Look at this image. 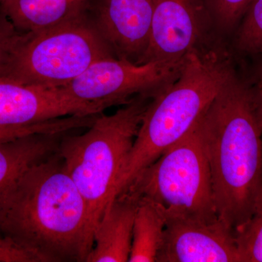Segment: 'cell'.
Here are the masks:
<instances>
[{
    "mask_svg": "<svg viewBox=\"0 0 262 262\" xmlns=\"http://www.w3.org/2000/svg\"><path fill=\"white\" fill-rule=\"evenodd\" d=\"M0 237L39 261H87L89 209L58 151L27 169L0 202Z\"/></svg>",
    "mask_w": 262,
    "mask_h": 262,
    "instance_id": "cell-1",
    "label": "cell"
},
{
    "mask_svg": "<svg viewBox=\"0 0 262 262\" xmlns=\"http://www.w3.org/2000/svg\"><path fill=\"white\" fill-rule=\"evenodd\" d=\"M219 218L234 232L262 206V130L251 91L236 72L196 123Z\"/></svg>",
    "mask_w": 262,
    "mask_h": 262,
    "instance_id": "cell-2",
    "label": "cell"
},
{
    "mask_svg": "<svg viewBox=\"0 0 262 262\" xmlns=\"http://www.w3.org/2000/svg\"><path fill=\"white\" fill-rule=\"evenodd\" d=\"M234 72L228 55L220 48L204 46L186 56L178 77L146 108L111 201L192 130Z\"/></svg>",
    "mask_w": 262,
    "mask_h": 262,
    "instance_id": "cell-3",
    "label": "cell"
},
{
    "mask_svg": "<svg viewBox=\"0 0 262 262\" xmlns=\"http://www.w3.org/2000/svg\"><path fill=\"white\" fill-rule=\"evenodd\" d=\"M152 98L136 96L113 115L99 114L83 134L63 136L60 141L58 153L83 196L94 231L111 201Z\"/></svg>",
    "mask_w": 262,
    "mask_h": 262,
    "instance_id": "cell-4",
    "label": "cell"
},
{
    "mask_svg": "<svg viewBox=\"0 0 262 262\" xmlns=\"http://www.w3.org/2000/svg\"><path fill=\"white\" fill-rule=\"evenodd\" d=\"M110 57L115 56L86 13L54 27L20 33L0 78L61 88Z\"/></svg>",
    "mask_w": 262,
    "mask_h": 262,
    "instance_id": "cell-5",
    "label": "cell"
},
{
    "mask_svg": "<svg viewBox=\"0 0 262 262\" xmlns=\"http://www.w3.org/2000/svg\"><path fill=\"white\" fill-rule=\"evenodd\" d=\"M124 191L152 201L161 208L166 221L211 222L220 219L211 169L196 124Z\"/></svg>",
    "mask_w": 262,
    "mask_h": 262,
    "instance_id": "cell-6",
    "label": "cell"
},
{
    "mask_svg": "<svg viewBox=\"0 0 262 262\" xmlns=\"http://www.w3.org/2000/svg\"><path fill=\"white\" fill-rule=\"evenodd\" d=\"M184 60L137 64L116 57L103 58L61 89L72 97L106 110L126 104L139 95L155 97L178 77Z\"/></svg>",
    "mask_w": 262,
    "mask_h": 262,
    "instance_id": "cell-7",
    "label": "cell"
},
{
    "mask_svg": "<svg viewBox=\"0 0 262 262\" xmlns=\"http://www.w3.org/2000/svg\"><path fill=\"white\" fill-rule=\"evenodd\" d=\"M211 20L204 0H154L149 46L141 64L180 63L204 42Z\"/></svg>",
    "mask_w": 262,
    "mask_h": 262,
    "instance_id": "cell-8",
    "label": "cell"
},
{
    "mask_svg": "<svg viewBox=\"0 0 262 262\" xmlns=\"http://www.w3.org/2000/svg\"><path fill=\"white\" fill-rule=\"evenodd\" d=\"M104 110L99 105L72 97L61 88L0 78V128L31 126L67 117L91 116Z\"/></svg>",
    "mask_w": 262,
    "mask_h": 262,
    "instance_id": "cell-9",
    "label": "cell"
},
{
    "mask_svg": "<svg viewBox=\"0 0 262 262\" xmlns=\"http://www.w3.org/2000/svg\"><path fill=\"white\" fill-rule=\"evenodd\" d=\"M154 0H91L87 15L114 56L137 64L149 46Z\"/></svg>",
    "mask_w": 262,
    "mask_h": 262,
    "instance_id": "cell-10",
    "label": "cell"
},
{
    "mask_svg": "<svg viewBox=\"0 0 262 262\" xmlns=\"http://www.w3.org/2000/svg\"><path fill=\"white\" fill-rule=\"evenodd\" d=\"M158 262H241L235 232L223 220L166 221Z\"/></svg>",
    "mask_w": 262,
    "mask_h": 262,
    "instance_id": "cell-11",
    "label": "cell"
},
{
    "mask_svg": "<svg viewBox=\"0 0 262 262\" xmlns=\"http://www.w3.org/2000/svg\"><path fill=\"white\" fill-rule=\"evenodd\" d=\"M139 198L123 191L108 203L95 227L94 247L86 262L129 261Z\"/></svg>",
    "mask_w": 262,
    "mask_h": 262,
    "instance_id": "cell-12",
    "label": "cell"
},
{
    "mask_svg": "<svg viewBox=\"0 0 262 262\" xmlns=\"http://www.w3.org/2000/svg\"><path fill=\"white\" fill-rule=\"evenodd\" d=\"M63 133H40L0 141V202L27 169L58 151Z\"/></svg>",
    "mask_w": 262,
    "mask_h": 262,
    "instance_id": "cell-13",
    "label": "cell"
},
{
    "mask_svg": "<svg viewBox=\"0 0 262 262\" xmlns=\"http://www.w3.org/2000/svg\"><path fill=\"white\" fill-rule=\"evenodd\" d=\"M91 0H10L2 9L20 32L54 27L87 13Z\"/></svg>",
    "mask_w": 262,
    "mask_h": 262,
    "instance_id": "cell-14",
    "label": "cell"
},
{
    "mask_svg": "<svg viewBox=\"0 0 262 262\" xmlns=\"http://www.w3.org/2000/svg\"><path fill=\"white\" fill-rule=\"evenodd\" d=\"M129 262H155L163 244L166 218L159 206L138 196Z\"/></svg>",
    "mask_w": 262,
    "mask_h": 262,
    "instance_id": "cell-15",
    "label": "cell"
},
{
    "mask_svg": "<svg viewBox=\"0 0 262 262\" xmlns=\"http://www.w3.org/2000/svg\"><path fill=\"white\" fill-rule=\"evenodd\" d=\"M236 48L245 54L262 55V0H252L242 18Z\"/></svg>",
    "mask_w": 262,
    "mask_h": 262,
    "instance_id": "cell-16",
    "label": "cell"
},
{
    "mask_svg": "<svg viewBox=\"0 0 262 262\" xmlns=\"http://www.w3.org/2000/svg\"><path fill=\"white\" fill-rule=\"evenodd\" d=\"M235 239L241 262H262V206L235 231Z\"/></svg>",
    "mask_w": 262,
    "mask_h": 262,
    "instance_id": "cell-17",
    "label": "cell"
},
{
    "mask_svg": "<svg viewBox=\"0 0 262 262\" xmlns=\"http://www.w3.org/2000/svg\"><path fill=\"white\" fill-rule=\"evenodd\" d=\"M252 0H204L211 20L223 30H229L242 20Z\"/></svg>",
    "mask_w": 262,
    "mask_h": 262,
    "instance_id": "cell-18",
    "label": "cell"
},
{
    "mask_svg": "<svg viewBox=\"0 0 262 262\" xmlns=\"http://www.w3.org/2000/svg\"><path fill=\"white\" fill-rule=\"evenodd\" d=\"M20 33L0 7V76Z\"/></svg>",
    "mask_w": 262,
    "mask_h": 262,
    "instance_id": "cell-19",
    "label": "cell"
},
{
    "mask_svg": "<svg viewBox=\"0 0 262 262\" xmlns=\"http://www.w3.org/2000/svg\"><path fill=\"white\" fill-rule=\"evenodd\" d=\"M0 262H39L37 256L9 239L0 237Z\"/></svg>",
    "mask_w": 262,
    "mask_h": 262,
    "instance_id": "cell-20",
    "label": "cell"
},
{
    "mask_svg": "<svg viewBox=\"0 0 262 262\" xmlns=\"http://www.w3.org/2000/svg\"><path fill=\"white\" fill-rule=\"evenodd\" d=\"M52 130V125L50 122H43L31 126L20 127H10V128H0V141L16 139L30 134L49 133Z\"/></svg>",
    "mask_w": 262,
    "mask_h": 262,
    "instance_id": "cell-21",
    "label": "cell"
},
{
    "mask_svg": "<svg viewBox=\"0 0 262 262\" xmlns=\"http://www.w3.org/2000/svg\"><path fill=\"white\" fill-rule=\"evenodd\" d=\"M251 91L253 107L258 125L262 130V62L260 63L256 73V84L253 89L249 88Z\"/></svg>",
    "mask_w": 262,
    "mask_h": 262,
    "instance_id": "cell-22",
    "label": "cell"
},
{
    "mask_svg": "<svg viewBox=\"0 0 262 262\" xmlns=\"http://www.w3.org/2000/svg\"><path fill=\"white\" fill-rule=\"evenodd\" d=\"M10 1V0H0V4L2 3H4L5 2Z\"/></svg>",
    "mask_w": 262,
    "mask_h": 262,
    "instance_id": "cell-23",
    "label": "cell"
}]
</instances>
